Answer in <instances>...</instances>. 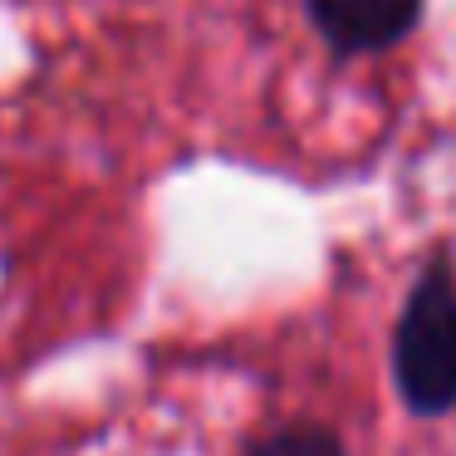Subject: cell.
I'll use <instances>...</instances> for the list:
<instances>
[{
  "mask_svg": "<svg viewBox=\"0 0 456 456\" xmlns=\"http://www.w3.org/2000/svg\"><path fill=\"white\" fill-rule=\"evenodd\" d=\"M309 25L338 60L387 54L422 25L427 0H305Z\"/></svg>",
  "mask_w": 456,
  "mask_h": 456,
  "instance_id": "cell-2",
  "label": "cell"
},
{
  "mask_svg": "<svg viewBox=\"0 0 456 456\" xmlns=\"http://www.w3.org/2000/svg\"><path fill=\"white\" fill-rule=\"evenodd\" d=\"M246 456H348L344 436L324 422H285L275 432L256 436L246 446Z\"/></svg>",
  "mask_w": 456,
  "mask_h": 456,
  "instance_id": "cell-3",
  "label": "cell"
},
{
  "mask_svg": "<svg viewBox=\"0 0 456 456\" xmlns=\"http://www.w3.org/2000/svg\"><path fill=\"white\" fill-rule=\"evenodd\" d=\"M393 393L417 422H442L456 412V260L432 250L412 275L387 338Z\"/></svg>",
  "mask_w": 456,
  "mask_h": 456,
  "instance_id": "cell-1",
  "label": "cell"
}]
</instances>
